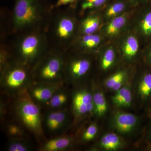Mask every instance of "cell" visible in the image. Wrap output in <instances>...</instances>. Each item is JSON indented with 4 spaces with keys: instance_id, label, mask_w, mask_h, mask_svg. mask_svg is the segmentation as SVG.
I'll return each mask as SVG.
<instances>
[{
    "instance_id": "6da1fadb",
    "label": "cell",
    "mask_w": 151,
    "mask_h": 151,
    "mask_svg": "<svg viewBox=\"0 0 151 151\" xmlns=\"http://www.w3.org/2000/svg\"><path fill=\"white\" fill-rule=\"evenodd\" d=\"M79 17L76 7L50 14L46 27L53 47L67 52L78 36Z\"/></svg>"
},
{
    "instance_id": "7a4b0ae2",
    "label": "cell",
    "mask_w": 151,
    "mask_h": 151,
    "mask_svg": "<svg viewBox=\"0 0 151 151\" xmlns=\"http://www.w3.org/2000/svg\"><path fill=\"white\" fill-rule=\"evenodd\" d=\"M40 0H15L10 19L12 33L18 35L40 28L46 29L50 15Z\"/></svg>"
},
{
    "instance_id": "3957f363",
    "label": "cell",
    "mask_w": 151,
    "mask_h": 151,
    "mask_svg": "<svg viewBox=\"0 0 151 151\" xmlns=\"http://www.w3.org/2000/svg\"><path fill=\"white\" fill-rule=\"evenodd\" d=\"M17 36L11 48L12 57L32 68L50 49L46 29L32 30Z\"/></svg>"
},
{
    "instance_id": "277c9868",
    "label": "cell",
    "mask_w": 151,
    "mask_h": 151,
    "mask_svg": "<svg viewBox=\"0 0 151 151\" xmlns=\"http://www.w3.org/2000/svg\"><path fill=\"white\" fill-rule=\"evenodd\" d=\"M66 52L51 47L32 68L34 82L61 84L64 81Z\"/></svg>"
},
{
    "instance_id": "5b68a950",
    "label": "cell",
    "mask_w": 151,
    "mask_h": 151,
    "mask_svg": "<svg viewBox=\"0 0 151 151\" xmlns=\"http://www.w3.org/2000/svg\"><path fill=\"white\" fill-rule=\"evenodd\" d=\"M1 82L4 88L11 92H20L34 82L32 68L12 57L1 68Z\"/></svg>"
},
{
    "instance_id": "8992f818",
    "label": "cell",
    "mask_w": 151,
    "mask_h": 151,
    "mask_svg": "<svg viewBox=\"0 0 151 151\" xmlns=\"http://www.w3.org/2000/svg\"><path fill=\"white\" fill-rule=\"evenodd\" d=\"M29 93L25 89L20 93L16 109L17 114L25 127L35 134H42L40 110L32 100Z\"/></svg>"
},
{
    "instance_id": "52a82bcc",
    "label": "cell",
    "mask_w": 151,
    "mask_h": 151,
    "mask_svg": "<svg viewBox=\"0 0 151 151\" xmlns=\"http://www.w3.org/2000/svg\"><path fill=\"white\" fill-rule=\"evenodd\" d=\"M95 55L73 51L66 52L64 81L76 82L86 77L92 69Z\"/></svg>"
},
{
    "instance_id": "ba28073f",
    "label": "cell",
    "mask_w": 151,
    "mask_h": 151,
    "mask_svg": "<svg viewBox=\"0 0 151 151\" xmlns=\"http://www.w3.org/2000/svg\"><path fill=\"white\" fill-rule=\"evenodd\" d=\"M115 42L121 60L130 64L141 58L144 45L132 25Z\"/></svg>"
},
{
    "instance_id": "9c48e42d",
    "label": "cell",
    "mask_w": 151,
    "mask_h": 151,
    "mask_svg": "<svg viewBox=\"0 0 151 151\" xmlns=\"http://www.w3.org/2000/svg\"><path fill=\"white\" fill-rule=\"evenodd\" d=\"M137 8L115 17L104 24L100 32L106 42H115L131 26Z\"/></svg>"
},
{
    "instance_id": "30bf717a",
    "label": "cell",
    "mask_w": 151,
    "mask_h": 151,
    "mask_svg": "<svg viewBox=\"0 0 151 151\" xmlns=\"http://www.w3.org/2000/svg\"><path fill=\"white\" fill-rule=\"evenodd\" d=\"M132 26L140 38L144 46L151 43V2L136 8L132 21Z\"/></svg>"
},
{
    "instance_id": "8fae6325",
    "label": "cell",
    "mask_w": 151,
    "mask_h": 151,
    "mask_svg": "<svg viewBox=\"0 0 151 151\" xmlns=\"http://www.w3.org/2000/svg\"><path fill=\"white\" fill-rule=\"evenodd\" d=\"M106 41L101 32L79 35L68 51L90 53L97 55Z\"/></svg>"
},
{
    "instance_id": "7c38bea8",
    "label": "cell",
    "mask_w": 151,
    "mask_h": 151,
    "mask_svg": "<svg viewBox=\"0 0 151 151\" xmlns=\"http://www.w3.org/2000/svg\"><path fill=\"white\" fill-rule=\"evenodd\" d=\"M72 108L74 114L78 117L94 112L93 94L86 89L76 91L72 99Z\"/></svg>"
},
{
    "instance_id": "4fadbf2b",
    "label": "cell",
    "mask_w": 151,
    "mask_h": 151,
    "mask_svg": "<svg viewBox=\"0 0 151 151\" xmlns=\"http://www.w3.org/2000/svg\"><path fill=\"white\" fill-rule=\"evenodd\" d=\"M104 24L101 10L84 14L79 17L78 36L100 32Z\"/></svg>"
},
{
    "instance_id": "5bb4252c",
    "label": "cell",
    "mask_w": 151,
    "mask_h": 151,
    "mask_svg": "<svg viewBox=\"0 0 151 151\" xmlns=\"http://www.w3.org/2000/svg\"><path fill=\"white\" fill-rule=\"evenodd\" d=\"M97 55L99 59L100 70L104 72L111 69L114 67L118 60H120L115 42H106Z\"/></svg>"
},
{
    "instance_id": "9a60e30c",
    "label": "cell",
    "mask_w": 151,
    "mask_h": 151,
    "mask_svg": "<svg viewBox=\"0 0 151 151\" xmlns=\"http://www.w3.org/2000/svg\"><path fill=\"white\" fill-rule=\"evenodd\" d=\"M137 116L132 113L124 112H117L112 119V125L117 132L126 134L135 129L138 124Z\"/></svg>"
},
{
    "instance_id": "2e32d148",
    "label": "cell",
    "mask_w": 151,
    "mask_h": 151,
    "mask_svg": "<svg viewBox=\"0 0 151 151\" xmlns=\"http://www.w3.org/2000/svg\"><path fill=\"white\" fill-rule=\"evenodd\" d=\"M34 86L30 89L29 94L33 99L40 102L46 103L60 88L61 84L35 82Z\"/></svg>"
},
{
    "instance_id": "e0dca14e",
    "label": "cell",
    "mask_w": 151,
    "mask_h": 151,
    "mask_svg": "<svg viewBox=\"0 0 151 151\" xmlns=\"http://www.w3.org/2000/svg\"><path fill=\"white\" fill-rule=\"evenodd\" d=\"M134 8L127 0H112L101 10L104 23Z\"/></svg>"
},
{
    "instance_id": "ac0fdd59",
    "label": "cell",
    "mask_w": 151,
    "mask_h": 151,
    "mask_svg": "<svg viewBox=\"0 0 151 151\" xmlns=\"http://www.w3.org/2000/svg\"><path fill=\"white\" fill-rule=\"evenodd\" d=\"M67 119V113L65 110H53L47 115L45 125L50 132H56L64 126Z\"/></svg>"
},
{
    "instance_id": "d6986e66",
    "label": "cell",
    "mask_w": 151,
    "mask_h": 151,
    "mask_svg": "<svg viewBox=\"0 0 151 151\" xmlns=\"http://www.w3.org/2000/svg\"><path fill=\"white\" fill-rule=\"evenodd\" d=\"M147 68L141 74L138 84V94L143 101L151 100V68Z\"/></svg>"
},
{
    "instance_id": "ffe728a7",
    "label": "cell",
    "mask_w": 151,
    "mask_h": 151,
    "mask_svg": "<svg viewBox=\"0 0 151 151\" xmlns=\"http://www.w3.org/2000/svg\"><path fill=\"white\" fill-rule=\"evenodd\" d=\"M129 76V70L121 68L111 74L105 80V84L107 88L113 91L119 90L123 87Z\"/></svg>"
},
{
    "instance_id": "44dd1931",
    "label": "cell",
    "mask_w": 151,
    "mask_h": 151,
    "mask_svg": "<svg viewBox=\"0 0 151 151\" xmlns=\"http://www.w3.org/2000/svg\"><path fill=\"white\" fill-rule=\"evenodd\" d=\"M112 0H79L77 13L79 17L91 12L102 10Z\"/></svg>"
},
{
    "instance_id": "7402d4cb",
    "label": "cell",
    "mask_w": 151,
    "mask_h": 151,
    "mask_svg": "<svg viewBox=\"0 0 151 151\" xmlns=\"http://www.w3.org/2000/svg\"><path fill=\"white\" fill-rule=\"evenodd\" d=\"M124 145L123 141L117 134L109 133L101 138L100 142V147L105 151H116L122 148Z\"/></svg>"
},
{
    "instance_id": "603a6c76",
    "label": "cell",
    "mask_w": 151,
    "mask_h": 151,
    "mask_svg": "<svg viewBox=\"0 0 151 151\" xmlns=\"http://www.w3.org/2000/svg\"><path fill=\"white\" fill-rule=\"evenodd\" d=\"M116 92L112 98L113 104L118 107H129L132 100V92L130 88L128 86H123Z\"/></svg>"
},
{
    "instance_id": "cb8c5ba5",
    "label": "cell",
    "mask_w": 151,
    "mask_h": 151,
    "mask_svg": "<svg viewBox=\"0 0 151 151\" xmlns=\"http://www.w3.org/2000/svg\"><path fill=\"white\" fill-rule=\"evenodd\" d=\"M72 143V139L68 137L55 138L47 142L42 150L45 151H62L68 148Z\"/></svg>"
},
{
    "instance_id": "d4e9b609",
    "label": "cell",
    "mask_w": 151,
    "mask_h": 151,
    "mask_svg": "<svg viewBox=\"0 0 151 151\" xmlns=\"http://www.w3.org/2000/svg\"><path fill=\"white\" fill-rule=\"evenodd\" d=\"M94 113L97 116H102L108 110V105L105 95L103 92L97 91L93 93Z\"/></svg>"
},
{
    "instance_id": "484cf974",
    "label": "cell",
    "mask_w": 151,
    "mask_h": 151,
    "mask_svg": "<svg viewBox=\"0 0 151 151\" xmlns=\"http://www.w3.org/2000/svg\"><path fill=\"white\" fill-rule=\"evenodd\" d=\"M68 99V96L66 92L60 89L45 104L50 109H57L65 105Z\"/></svg>"
},
{
    "instance_id": "4316f807",
    "label": "cell",
    "mask_w": 151,
    "mask_h": 151,
    "mask_svg": "<svg viewBox=\"0 0 151 151\" xmlns=\"http://www.w3.org/2000/svg\"><path fill=\"white\" fill-rule=\"evenodd\" d=\"M6 149L9 151H27L30 150L31 146L23 139H12L9 142Z\"/></svg>"
},
{
    "instance_id": "83f0119b",
    "label": "cell",
    "mask_w": 151,
    "mask_h": 151,
    "mask_svg": "<svg viewBox=\"0 0 151 151\" xmlns=\"http://www.w3.org/2000/svg\"><path fill=\"white\" fill-rule=\"evenodd\" d=\"M6 132L12 139H22L24 134L21 127L17 124H11L6 127Z\"/></svg>"
},
{
    "instance_id": "f1b7e54d",
    "label": "cell",
    "mask_w": 151,
    "mask_h": 151,
    "mask_svg": "<svg viewBox=\"0 0 151 151\" xmlns=\"http://www.w3.org/2000/svg\"><path fill=\"white\" fill-rule=\"evenodd\" d=\"M98 127L95 123H92L88 126L82 136V139L84 142H89L93 140L98 132Z\"/></svg>"
},
{
    "instance_id": "f546056e",
    "label": "cell",
    "mask_w": 151,
    "mask_h": 151,
    "mask_svg": "<svg viewBox=\"0 0 151 151\" xmlns=\"http://www.w3.org/2000/svg\"><path fill=\"white\" fill-rule=\"evenodd\" d=\"M141 58L146 66L151 68V42L144 46Z\"/></svg>"
},
{
    "instance_id": "4dcf8cb0",
    "label": "cell",
    "mask_w": 151,
    "mask_h": 151,
    "mask_svg": "<svg viewBox=\"0 0 151 151\" xmlns=\"http://www.w3.org/2000/svg\"><path fill=\"white\" fill-rule=\"evenodd\" d=\"M79 0H57L55 8H58L63 6L69 5L71 6L77 7Z\"/></svg>"
},
{
    "instance_id": "1f68e13d",
    "label": "cell",
    "mask_w": 151,
    "mask_h": 151,
    "mask_svg": "<svg viewBox=\"0 0 151 151\" xmlns=\"http://www.w3.org/2000/svg\"><path fill=\"white\" fill-rule=\"evenodd\" d=\"M134 7L136 8L148 2L150 0H127Z\"/></svg>"
},
{
    "instance_id": "d6a6232c",
    "label": "cell",
    "mask_w": 151,
    "mask_h": 151,
    "mask_svg": "<svg viewBox=\"0 0 151 151\" xmlns=\"http://www.w3.org/2000/svg\"><path fill=\"white\" fill-rule=\"evenodd\" d=\"M147 150L149 151H151V141H149L148 145L147 147Z\"/></svg>"
},
{
    "instance_id": "836d02e7",
    "label": "cell",
    "mask_w": 151,
    "mask_h": 151,
    "mask_svg": "<svg viewBox=\"0 0 151 151\" xmlns=\"http://www.w3.org/2000/svg\"><path fill=\"white\" fill-rule=\"evenodd\" d=\"M149 138H150V140L151 141V127H150V129H149Z\"/></svg>"
},
{
    "instance_id": "e575fe53",
    "label": "cell",
    "mask_w": 151,
    "mask_h": 151,
    "mask_svg": "<svg viewBox=\"0 0 151 151\" xmlns=\"http://www.w3.org/2000/svg\"><path fill=\"white\" fill-rule=\"evenodd\" d=\"M150 113H151V109H150Z\"/></svg>"
},
{
    "instance_id": "d590c367",
    "label": "cell",
    "mask_w": 151,
    "mask_h": 151,
    "mask_svg": "<svg viewBox=\"0 0 151 151\" xmlns=\"http://www.w3.org/2000/svg\"><path fill=\"white\" fill-rule=\"evenodd\" d=\"M150 2H151V0H150Z\"/></svg>"
}]
</instances>
